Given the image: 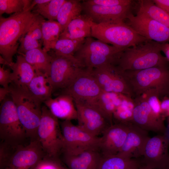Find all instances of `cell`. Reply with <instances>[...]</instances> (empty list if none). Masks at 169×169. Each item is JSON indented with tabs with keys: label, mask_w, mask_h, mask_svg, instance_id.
<instances>
[{
	"label": "cell",
	"mask_w": 169,
	"mask_h": 169,
	"mask_svg": "<svg viewBox=\"0 0 169 169\" xmlns=\"http://www.w3.org/2000/svg\"><path fill=\"white\" fill-rule=\"evenodd\" d=\"M10 94V89L5 88L3 87H0V101L2 102Z\"/></svg>",
	"instance_id": "cell-44"
},
{
	"label": "cell",
	"mask_w": 169,
	"mask_h": 169,
	"mask_svg": "<svg viewBox=\"0 0 169 169\" xmlns=\"http://www.w3.org/2000/svg\"><path fill=\"white\" fill-rule=\"evenodd\" d=\"M124 95L103 91L95 102V105L113 124V113L120 104Z\"/></svg>",
	"instance_id": "cell-27"
},
{
	"label": "cell",
	"mask_w": 169,
	"mask_h": 169,
	"mask_svg": "<svg viewBox=\"0 0 169 169\" xmlns=\"http://www.w3.org/2000/svg\"><path fill=\"white\" fill-rule=\"evenodd\" d=\"M142 95L146 98L153 112L157 116L164 119L161 113L160 99L156 93L151 90Z\"/></svg>",
	"instance_id": "cell-37"
},
{
	"label": "cell",
	"mask_w": 169,
	"mask_h": 169,
	"mask_svg": "<svg viewBox=\"0 0 169 169\" xmlns=\"http://www.w3.org/2000/svg\"><path fill=\"white\" fill-rule=\"evenodd\" d=\"M92 73L103 91L134 97L123 71L116 65H104L92 69Z\"/></svg>",
	"instance_id": "cell-12"
},
{
	"label": "cell",
	"mask_w": 169,
	"mask_h": 169,
	"mask_svg": "<svg viewBox=\"0 0 169 169\" xmlns=\"http://www.w3.org/2000/svg\"><path fill=\"white\" fill-rule=\"evenodd\" d=\"M4 65L0 66V84L3 87L8 89L12 82V72L9 69H5Z\"/></svg>",
	"instance_id": "cell-40"
},
{
	"label": "cell",
	"mask_w": 169,
	"mask_h": 169,
	"mask_svg": "<svg viewBox=\"0 0 169 169\" xmlns=\"http://www.w3.org/2000/svg\"><path fill=\"white\" fill-rule=\"evenodd\" d=\"M162 169H169V165H168Z\"/></svg>",
	"instance_id": "cell-48"
},
{
	"label": "cell",
	"mask_w": 169,
	"mask_h": 169,
	"mask_svg": "<svg viewBox=\"0 0 169 169\" xmlns=\"http://www.w3.org/2000/svg\"><path fill=\"white\" fill-rule=\"evenodd\" d=\"M159 7L169 14V0H153Z\"/></svg>",
	"instance_id": "cell-42"
},
{
	"label": "cell",
	"mask_w": 169,
	"mask_h": 169,
	"mask_svg": "<svg viewBox=\"0 0 169 169\" xmlns=\"http://www.w3.org/2000/svg\"><path fill=\"white\" fill-rule=\"evenodd\" d=\"M141 164L136 159L126 158L117 155L102 156L99 169H136Z\"/></svg>",
	"instance_id": "cell-29"
},
{
	"label": "cell",
	"mask_w": 169,
	"mask_h": 169,
	"mask_svg": "<svg viewBox=\"0 0 169 169\" xmlns=\"http://www.w3.org/2000/svg\"><path fill=\"white\" fill-rule=\"evenodd\" d=\"M66 0H51L46 3L36 6L35 13L48 19L54 21L59 11Z\"/></svg>",
	"instance_id": "cell-34"
},
{
	"label": "cell",
	"mask_w": 169,
	"mask_h": 169,
	"mask_svg": "<svg viewBox=\"0 0 169 169\" xmlns=\"http://www.w3.org/2000/svg\"><path fill=\"white\" fill-rule=\"evenodd\" d=\"M84 40L59 39L52 46L50 50L57 55L74 56Z\"/></svg>",
	"instance_id": "cell-33"
},
{
	"label": "cell",
	"mask_w": 169,
	"mask_h": 169,
	"mask_svg": "<svg viewBox=\"0 0 169 169\" xmlns=\"http://www.w3.org/2000/svg\"><path fill=\"white\" fill-rule=\"evenodd\" d=\"M161 109L163 117L169 116V98L165 97L161 103Z\"/></svg>",
	"instance_id": "cell-41"
},
{
	"label": "cell",
	"mask_w": 169,
	"mask_h": 169,
	"mask_svg": "<svg viewBox=\"0 0 169 169\" xmlns=\"http://www.w3.org/2000/svg\"><path fill=\"white\" fill-rule=\"evenodd\" d=\"M131 98L124 95L120 104L117 107L113 113V124H132L134 108V101Z\"/></svg>",
	"instance_id": "cell-31"
},
{
	"label": "cell",
	"mask_w": 169,
	"mask_h": 169,
	"mask_svg": "<svg viewBox=\"0 0 169 169\" xmlns=\"http://www.w3.org/2000/svg\"><path fill=\"white\" fill-rule=\"evenodd\" d=\"M130 124H113L104 131L100 137L99 146L102 156L118 153L125 141Z\"/></svg>",
	"instance_id": "cell-19"
},
{
	"label": "cell",
	"mask_w": 169,
	"mask_h": 169,
	"mask_svg": "<svg viewBox=\"0 0 169 169\" xmlns=\"http://www.w3.org/2000/svg\"><path fill=\"white\" fill-rule=\"evenodd\" d=\"M94 23L87 15L81 14L71 21L60 34L59 39L83 40L91 37V28Z\"/></svg>",
	"instance_id": "cell-23"
},
{
	"label": "cell",
	"mask_w": 169,
	"mask_h": 169,
	"mask_svg": "<svg viewBox=\"0 0 169 169\" xmlns=\"http://www.w3.org/2000/svg\"><path fill=\"white\" fill-rule=\"evenodd\" d=\"M148 131L131 124L125 141L117 155L129 159H136L143 155L149 138Z\"/></svg>",
	"instance_id": "cell-20"
},
{
	"label": "cell",
	"mask_w": 169,
	"mask_h": 169,
	"mask_svg": "<svg viewBox=\"0 0 169 169\" xmlns=\"http://www.w3.org/2000/svg\"><path fill=\"white\" fill-rule=\"evenodd\" d=\"M10 95L15 105L20 121L27 137L37 139L42 114V102L29 92L27 88L10 85Z\"/></svg>",
	"instance_id": "cell-4"
},
{
	"label": "cell",
	"mask_w": 169,
	"mask_h": 169,
	"mask_svg": "<svg viewBox=\"0 0 169 169\" xmlns=\"http://www.w3.org/2000/svg\"><path fill=\"white\" fill-rule=\"evenodd\" d=\"M1 103L0 138L1 142L16 147L27 137L25 131L20 121L14 103L10 94Z\"/></svg>",
	"instance_id": "cell-8"
},
{
	"label": "cell",
	"mask_w": 169,
	"mask_h": 169,
	"mask_svg": "<svg viewBox=\"0 0 169 169\" xmlns=\"http://www.w3.org/2000/svg\"><path fill=\"white\" fill-rule=\"evenodd\" d=\"M136 169H151L148 167L141 164Z\"/></svg>",
	"instance_id": "cell-47"
},
{
	"label": "cell",
	"mask_w": 169,
	"mask_h": 169,
	"mask_svg": "<svg viewBox=\"0 0 169 169\" xmlns=\"http://www.w3.org/2000/svg\"><path fill=\"white\" fill-rule=\"evenodd\" d=\"M22 55L32 65L35 71H39L49 76L52 57L48 52L42 48H36Z\"/></svg>",
	"instance_id": "cell-26"
},
{
	"label": "cell",
	"mask_w": 169,
	"mask_h": 169,
	"mask_svg": "<svg viewBox=\"0 0 169 169\" xmlns=\"http://www.w3.org/2000/svg\"><path fill=\"white\" fill-rule=\"evenodd\" d=\"M39 14L27 9L10 17L0 18V53L9 64L19 47L18 41L24 36Z\"/></svg>",
	"instance_id": "cell-1"
},
{
	"label": "cell",
	"mask_w": 169,
	"mask_h": 169,
	"mask_svg": "<svg viewBox=\"0 0 169 169\" xmlns=\"http://www.w3.org/2000/svg\"><path fill=\"white\" fill-rule=\"evenodd\" d=\"M133 101L131 123L148 132L165 133L166 127L164 119L153 112L144 95L135 97Z\"/></svg>",
	"instance_id": "cell-17"
},
{
	"label": "cell",
	"mask_w": 169,
	"mask_h": 169,
	"mask_svg": "<svg viewBox=\"0 0 169 169\" xmlns=\"http://www.w3.org/2000/svg\"><path fill=\"white\" fill-rule=\"evenodd\" d=\"M61 27L57 22L44 20L42 25L43 49L48 52L51 47L58 40L62 33Z\"/></svg>",
	"instance_id": "cell-30"
},
{
	"label": "cell",
	"mask_w": 169,
	"mask_h": 169,
	"mask_svg": "<svg viewBox=\"0 0 169 169\" xmlns=\"http://www.w3.org/2000/svg\"><path fill=\"white\" fill-rule=\"evenodd\" d=\"M45 154L37 139L15 148L10 159L0 169H34Z\"/></svg>",
	"instance_id": "cell-16"
},
{
	"label": "cell",
	"mask_w": 169,
	"mask_h": 169,
	"mask_svg": "<svg viewBox=\"0 0 169 169\" xmlns=\"http://www.w3.org/2000/svg\"><path fill=\"white\" fill-rule=\"evenodd\" d=\"M62 154V161L68 169H99L102 157L96 150H86L76 154Z\"/></svg>",
	"instance_id": "cell-21"
},
{
	"label": "cell",
	"mask_w": 169,
	"mask_h": 169,
	"mask_svg": "<svg viewBox=\"0 0 169 169\" xmlns=\"http://www.w3.org/2000/svg\"><path fill=\"white\" fill-rule=\"evenodd\" d=\"M160 48L161 52L164 53L165 57L169 61V42L160 43Z\"/></svg>",
	"instance_id": "cell-43"
},
{
	"label": "cell",
	"mask_w": 169,
	"mask_h": 169,
	"mask_svg": "<svg viewBox=\"0 0 169 169\" xmlns=\"http://www.w3.org/2000/svg\"><path fill=\"white\" fill-rule=\"evenodd\" d=\"M125 23L139 34L159 43L169 42V28L139 10L131 14Z\"/></svg>",
	"instance_id": "cell-13"
},
{
	"label": "cell",
	"mask_w": 169,
	"mask_h": 169,
	"mask_svg": "<svg viewBox=\"0 0 169 169\" xmlns=\"http://www.w3.org/2000/svg\"><path fill=\"white\" fill-rule=\"evenodd\" d=\"M60 126L64 140L62 153L76 154L91 149L99 151L100 137L89 134L70 120H64Z\"/></svg>",
	"instance_id": "cell-11"
},
{
	"label": "cell",
	"mask_w": 169,
	"mask_h": 169,
	"mask_svg": "<svg viewBox=\"0 0 169 169\" xmlns=\"http://www.w3.org/2000/svg\"><path fill=\"white\" fill-rule=\"evenodd\" d=\"M80 1L66 0L61 7L57 20L60 24L62 31L71 21L81 14L83 7Z\"/></svg>",
	"instance_id": "cell-28"
},
{
	"label": "cell",
	"mask_w": 169,
	"mask_h": 169,
	"mask_svg": "<svg viewBox=\"0 0 169 169\" xmlns=\"http://www.w3.org/2000/svg\"><path fill=\"white\" fill-rule=\"evenodd\" d=\"M20 45L17 53L22 55L35 49L41 48L42 43L26 34L20 40Z\"/></svg>",
	"instance_id": "cell-36"
},
{
	"label": "cell",
	"mask_w": 169,
	"mask_h": 169,
	"mask_svg": "<svg viewBox=\"0 0 169 169\" xmlns=\"http://www.w3.org/2000/svg\"><path fill=\"white\" fill-rule=\"evenodd\" d=\"M51 0H34L32 1L28 9L31 11L33 7L36 5L46 3L50 1Z\"/></svg>",
	"instance_id": "cell-45"
},
{
	"label": "cell",
	"mask_w": 169,
	"mask_h": 169,
	"mask_svg": "<svg viewBox=\"0 0 169 169\" xmlns=\"http://www.w3.org/2000/svg\"><path fill=\"white\" fill-rule=\"evenodd\" d=\"M43 103L58 119L71 121L77 119V112L74 100L68 95L60 94L56 97H51Z\"/></svg>",
	"instance_id": "cell-22"
},
{
	"label": "cell",
	"mask_w": 169,
	"mask_h": 169,
	"mask_svg": "<svg viewBox=\"0 0 169 169\" xmlns=\"http://www.w3.org/2000/svg\"><path fill=\"white\" fill-rule=\"evenodd\" d=\"M134 97L153 91L159 99L169 94V66L123 71Z\"/></svg>",
	"instance_id": "cell-3"
},
{
	"label": "cell",
	"mask_w": 169,
	"mask_h": 169,
	"mask_svg": "<svg viewBox=\"0 0 169 169\" xmlns=\"http://www.w3.org/2000/svg\"><path fill=\"white\" fill-rule=\"evenodd\" d=\"M84 1L90 4L106 7L128 5L133 3L134 2L131 0H87Z\"/></svg>",
	"instance_id": "cell-39"
},
{
	"label": "cell",
	"mask_w": 169,
	"mask_h": 169,
	"mask_svg": "<svg viewBox=\"0 0 169 169\" xmlns=\"http://www.w3.org/2000/svg\"><path fill=\"white\" fill-rule=\"evenodd\" d=\"M0 63L3 65H7L9 67V64L8 62L1 56H0Z\"/></svg>",
	"instance_id": "cell-46"
},
{
	"label": "cell",
	"mask_w": 169,
	"mask_h": 169,
	"mask_svg": "<svg viewBox=\"0 0 169 169\" xmlns=\"http://www.w3.org/2000/svg\"><path fill=\"white\" fill-rule=\"evenodd\" d=\"M91 37L124 50L151 41L139 34L125 22L94 23L91 28Z\"/></svg>",
	"instance_id": "cell-6"
},
{
	"label": "cell",
	"mask_w": 169,
	"mask_h": 169,
	"mask_svg": "<svg viewBox=\"0 0 169 169\" xmlns=\"http://www.w3.org/2000/svg\"><path fill=\"white\" fill-rule=\"evenodd\" d=\"M124 50L90 37L84 39L74 56L83 68L93 69L107 64L116 65Z\"/></svg>",
	"instance_id": "cell-5"
},
{
	"label": "cell",
	"mask_w": 169,
	"mask_h": 169,
	"mask_svg": "<svg viewBox=\"0 0 169 169\" xmlns=\"http://www.w3.org/2000/svg\"><path fill=\"white\" fill-rule=\"evenodd\" d=\"M27 88L33 96L42 103L51 98L53 94L48 76L39 71H35Z\"/></svg>",
	"instance_id": "cell-25"
},
{
	"label": "cell",
	"mask_w": 169,
	"mask_h": 169,
	"mask_svg": "<svg viewBox=\"0 0 169 169\" xmlns=\"http://www.w3.org/2000/svg\"><path fill=\"white\" fill-rule=\"evenodd\" d=\"M44 20V18L39 14L26 34L40 42H41V41L43 43L42 25Z\"/></svg>",
	"instance_id": "cell-38"
},
{
	"label": "cell",
	"mask_w": 169,
	"mask_h": 169,
	"mask_svg": "<svg viewBox=\"0 0 169 169\" xmlns=\"http://www.w3.org/2000/svg\"><path fill=\"white\" fill-rule=\"evenodd\" d=\"M74 103L77 112V125L89 134L98 137L112 125L94 105L84 102Z\"/></svg>",
	"instance_id": "cell-14"
},
{
	"label": "cell",
	"mask_w": 169,
	"mask_h": 169,
	"mask_svg": "<svg viewBox=\"0 0 169 169\" xmlns=\"http://www.w3.org/2000/svg\"><path fill=\"white\" fill-rule=\"evenodd\" d=\"M48 52L52 57L48 78L53 94H58L68 87L84 68L73 56L57 55L51 50Z\"/></svg>",
	"instance_id": "cell-9"
},
{
	"label": "cell",
	"mask_w": 169,
	"mask_h": 169,
	"mask_svg": "<svg viewBox=\"0 0 169 169\" xmlns=\"http://www.w3.org/2000/svg\"><path fill=\"white\" fill-rule=\"evenodd\" d=\"M9 67L12 70L11 84L19 87L27 88L35 74L32 65L23 55L19 54L17 56L16 62Z\"/></svg>",
	"instance_id": "cell-24"
},
{
	"label": "cell",
	"mask_w": 169,
	"mask_h": 169,
	"mask_svg": "<svg viewBox=\"0 0 169 169\" xmlns=\"http://www.w3.org/2000/svg\"><path fill=\"white\" fill-rule=\"evenodd\" d=\"M169 137L165 134L150 137L141 162L151 169H162L169 165Z\"/></svg>",
	"instance_id": "cell-15"
},
{
	"label": "cell",
	"mask_w": 169,
	"mask_h": 169,
	"mask_svg": "<svg viewBox=\"0 0 169 169\" xmlns=\"http://www.w3.org/2000/svg\"><path fill=\"white\" fill-rule=\"evenodd\" d=\"M103 92L93 74L92 69L83 68L68 87L57 94L68 95L74 102L93 104Z\"/></svg>",
	"instance_id": "cell-10"
},
{
	"label": "cell",
	"mask_w": 169,
	"mask_h": 169,
	"mask_svg": "<svg viewBox=\"0 0 169 169\" xmlns=\"http://www.w3.org/2000/svg\"><path fill=\"white\" fill-rule=\"evenodd\" d=\"M115 65L122 71H136L169 66V61L161 54L160 43L150 41L125 49Z\"/></svg>",
	"instance_id": "cell-2"
},
{
	"label": "cell",
	"mask_w": 169,
	"mask_h": 169,
	"mask_svg": "<svg viewBox=\"0 0 169 169\" xmlns=\"http://www.w3.org/2000/svg\"><path fill=\"white\" fill-rule=\"evenodd\" d=\"M83 11L96 24L125 22L132 13L133 3L126 5L106 7L82 3Z\"/></svg>",
	"instance_id": "cell-18"
},
{
	"label": "cell",
	"mask_w": 169,
	"mask_h": 169,
	"mask_svg": "<svg viewBox=\"0 0 169 169\" xmlns=\"http://www.w3.org/2000/svg\"><path fill=\"white\" fill-rule=\"evenodd\" d=\"M32 2L28 0H0V16L4 13L22 12L29 8Z\"/></svg>",
	"instance_id": "cell-35"
},
{
	"label": "cell",
	"mask_w": 169,
	"mask_h": 169,
	"mask_svg": "<svg viewBox=\"0 0 169 169\" xmlns=\"http://www.w3.org/2000/svg\"><path fill=\"white\" fill-rule=\"evenodd\" d=\"M139 2V10L169 28V14L156 5L152 0H141Z\"/></svg>",
	"instance_id": "cell-32"
},
{
	"label": "cell",
	"mask_w": 169,
	"mask_h": 169,
	"mask_svg": "<svg viewBox=\"0 0 169 169\" xmlns=\"http://www.w3.org/2000/svg\"><path fill=\"white\" fill-rule=\"evenodd\" d=\"M58 119L45 106H42L40 121L37 139L45 156L59 158L64 147L63 136Z\"/></svg>",
	"instance_id": "cell-7"
},
{
	"label": "cell",
	"mask_w": 169,
	"mask_h": 169,
	"mask_svg": "<svg viewBox=\"0 0 169 169\" xmlns=\"http://www.w3.org/2000/svg\"><path fill=\"white\" fill-rule=\"evenodd\" d=\"M168 95L169 96V94Z\"/></svg>",
	"instance_id": "cell-49"
}]
</instances>
